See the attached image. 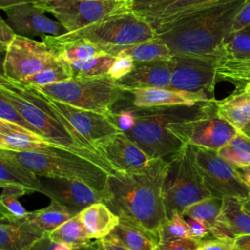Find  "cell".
Here are the masks:
<instances>
[{
	"label": "cell",
	"instance_id": "6da1fadb",
	"mask_svg": "<svg viewBox=\"0 0 250 250\" xmlns=\"http://www.w3.org/2000/svg\"><path fill=\"white\" fill-rule=\"evenodd\" d=\"M169 166V159L156 158L140 170L109 175L104 203L119 217L156 231L166 218L164 184Z\"/></svg>",
	"mask_w": 250,
	"mask_h": 250
},
{
	"label": "cell",
	"instance_id": "7a4b0ae2",
	"mask_svg": "<svg viewBox=\"0 0 250 250\" xmlns=\"http://www.w3.org/2000/svg\"><path fill=\"white\" fill-rule=\"evenodd\" d=\"M0 96L8 100L38 134L54 146L69 149L95 161L109 175L117 173L96 147L81 137L51 105L47 96L37 87L12 81L1 74Z\"/></svg>",
	"mask_w": 250,
	"mask_h": 250
},
{
	"label": "cell",
	"instance_id": "3957f363",
	"mask_svg": "<svg viewBox=\"0 0 250 250\" xmlns=\"http://www.w3.org/2000/svg\"><path fill=\"white\" fill-rule=\"evenodd\" d=\"M246 0H230L192 12L155 29L173 55L217 58Z\"/></svg>",
	"mask_w": 250,
	"mask_h": 250
},
{
	"label": "cell",
	"instance_id": "277c9868",
	"mask_svg": "<svg viewBox=\"0 0 250 250\" xmlns=\"http://www.w3.org/2000/svg\"><path fill=\"white\" fill-rule=\"evenodd\" d=\"M213 102V101H212ZM210 102L193 106L154 108L132 107V126L124 132L151 159L167 158L175 154L184 144L172 134L169 124L185 121L203 113Z\"/></svg>",
	"mask_w": 250,
	"mask_h": 250
},
{
	"label": "cell",
	"instance_id": "5b68a950",
	"mask_svg": "<svg viewBox=\"0 0 250 250\" xmlns=\"http://www.w3.org/2000/svg\"><path fill=\"white\" fill-rule=\"evenodd\" d=\"M5 150L37 176L75 179L104 192L109 173L95 161L69 149L51 146L31 151Z\"/></svg>",
	"mask_w": 250,
	"mask_h": 250
},
{
	"label": "cell",
	"instance_id": "8992f818",
	"mask_svg": "<svg viewBox=\"0 0 250 250\" xmlns=\"http://www.w3.org/2000/svg\"><path fill=\"white\" fill-rule=\"evenodd\" d=\"M37 88L53 100L105 115L113 111V105L124 100L127 93L108 75L72 77Z\"/></svg>",
	"mask_w": 250,
	"mask_h": 250
},
{
	"label": "cell",
	"instance_id": "52a82bcc",
	"mask_svg": "<svg viewBox=\"0 0 250 250\" xmlns=\"http://www.w3.org/2000/svg\"><path fill=\"white\" fill-rule=\"evenodd\" d=\"M169 161L164 184L166 217L174 213L183 215L190 205L212 196L197 168L193 146L184 145Z\"/></svg>",
	"mask_w": 250,
	"mask_h": 250
},
{
	"label": "cell",
	"instance_id": "ba28073f",
	"mask_svg": "<svg viewBox=\"0 0 250 250\" xmlns=\"http://www.w3.org/2000/svg\"><path fill=\"white\" fill-rule=\"evenodd\" d=\"M66 33L88 39L103 51L146 42L157 36L154 28L145 19L129 10L107 16L78 31Z\"/></svg>",
	"mask_w": 250,
	"mask_h": 250
},
{
	"label": "cell",
	"instance_id": "9c48e42d",
	"mask_svg": "<svg viewBox=\"0 0 250 250\" xmlns=\"http://www.w3.org/2000/svg\"><path fill=\"white\" fill-rule=\"evenodd\" d=\"M215 101L209 103L203 113L185 121L169 124L170 132L184 145L188 144L218 151L239 131L216 113Z\"/></svg>",
	"mask_w": 250,
	"mask_h": 250
},
{
	"label": "cell",
	"instance_id": "30bf717a",
	"mask_svg": "<svg viewBox=\"0 0 250 250\" xmlns=\"http://www.w3.org/2000/svg\"><path fill=\"white\" fill-rule=\"evenodd\" d=\"M128 3L129 0H48L45 7L67 32H74L128 10Z\"/></svg>",
	"mask_w": 250,
	"mask_h": 250
},
{
	"label": "cell",
	"instance_id": "8fae6325",
	"mask_svg": "<svg viewBox=\"0 0 250 250\" xmlns=\"http://www.w3.org/2000/svg\"><path fill=\"white\" fill-rule=\"evenodd\" d=\"M195 162L204 184L212 196L243 199L250 188L240 178L237 168L222 158L217 150L194 146Z\"/></svg>",
	"mask_w": 250,
	"mask_h": 250
},
{
	"label": "cell",
	"instance_id": "7c38bea8",
	"mask_svg": "<svg viewBox=\"0 0 250 250\" xmlns=\"http://www.w3.org/2000/svg\"><path fill=\"white\" fill-rule=\"evenodd\" d=\"M59 59L43 41L17 34L6 50L2 75L12 81L23 83Z\"/></svg>",
	"mask_w": 250,
	"mask_h": 250
},
{
	"label": "cell",
	"instance_id": "4fadbf2b",
	"mask_svg": "<svg viewBox=\"0 0 250 250\" xmlns=\"http://www.w3.org/2000/svg\"><path fill=\"white\" fill-rule=\"evenodd\" d=\"M217 58L173 55L170 89L198 93L214 101Z\"/></svg>",
	"mask_w": 250,
	"mask_h": 250
},
{
	"label": "cell",
	"instance_id": "5bb4252c",
	"mask_svg": "<svg viewBox=\"0 0 250 250\" xmlns=\"http://www.w3.org/2000/svg\"><path fill=\"white\" fill-rule=\"evenodd\" d=\"M39 177V192L66 207L73 216L97 202H104L105 193L82 181L60 177Z\"/></svg>",
	"mask_w": 250,
	"mask_h": 250
},
{
	"label": "cell",
	"instance_id": "9a60e30c",
	"mask_svg": "<svg viewBox=\"0 0 250 250\" xmlns=\"http://www.w3.org/2000/svg\"><path fill=\"white\" fill-rule=\"evenodd\" d=\"M47 98L51 105L68 121L71 127L95 147L100 141L122 132L105 114L79 108L48 96Z\"/></svg>",
	"mask_w": 250,
	"mask_h": 250
},
{
	"label": "cell",
	"instance_id": "2e32d148",
	"mask_svg": "<svg viewBox=\"0 0 250 250\" xmlns=\"http://www.w3.org/2000/svg\"><path fill=\"white\" fill-rule=\"evenodd\" d=\"M45 2L27 3L5 9L8 21L17 32L29 38L34 36L54 35L60 36L66 33V29L60 21L48 18Z\"/></svg>",
	"mask_w": 250,
	"mask_h": 250
},
{
	"label": "cell",
	"instance_id": "e0dca14e",
	"mask_svg": "<svg viewBox=\"0 0 250 250\" xmlns=\"http://www.w3.org/2000/svg\"><path fill=\"white\" fill-rule=\"evenodd\" d=\"M96 148L116 172L137 171L152 160L124 132L100 141Z\"/></svg>",
	"mask_w": 250,
	"mask_h": 250
},
{
	"label": "cell",
	"instance_id": "ac0fdd59",
	"mask_svg": "<svg viewBox=\"0 0 250 250\" xmlns=\"http://www.w3.org/2000/svg\"><path fill=\"white\" fill-rule=\"evenodd\" d=\"M127 93L132 95V107L135 108L193 106L202 103L212 102L203 94L170 88L136 89Z\"/></svg>",
	"mask_w": 250,
	"mask_h": 250
},
{
	"label": "cell",
	"instance_id": "d6986e66",
	"mask_svg": "<svg viewBox=\"0 0 250 250\" xmlns=\"http://www.w3.org/2000/svg\"><path fill=\"white\" fill-rule=\"evenodd\" d=\"M172 75V59L169 61L135 62L133 69L116 80L124 91L136 89L169 88Z\"/></svg>",
	"mask_w": 250,
	"mask_h": 250
},
{
	"label": "cell",
	"instance_id": "ffe728a7",
	"mask_svg": "<svg viewBox=\"0 0 250 250\" xmlns=\"http://www.w3.org/2000/svg\"><path fill=\"white\" fill-rule=\"evenodd\" d=\"M103 239L128 250H156L159 243L157 231L125 217Z\"/></svg>",
	"mask_w": 250,
	"mask_h": 250
},
{
	"label": "cell",
	"instance_id": "44dd1931",
	"mask_svg": "<svg viewBox=\"0 0 250 250\" xmlns=\"http://www.w3.org/2000/svg\"><path fill=\"white\" fill-rule=\"evenodd\" d=\"M42 41L57 57L66 62L84 61L104 52L90 40L67 33L60 36L46 35L42 37Z\"/></svg>",
	"mask_w": 250,
	"mask_h": 250
},
{
	"label": "cell",
	"instance_id": "7402d4cb",
	"mask_svg": "<svg viewBox=\"0 0 250 250\" xmlns=\"http://www.w3.org/2000/svg\"><path fill=\"white\" fill-rule=\"evenodd\" d=\"M51 146L54 145L38 134L15 123L0 119V149L31 151Z\"/></svg>",
	"mask_w": 250,
	"mask_h": 250
},
{
	"label": "cell",
	"instance_id": "603a6c76",
	"mask_svg": "<svg viewBox=\"0 0 250 250\" xmlns=\"http://www.w3.org/2000/svg\"><path fill=\"white\" fill-rule=\"evenodd\" d=\"M25 218L19 222L2 220L0 223L1 250H28L36 241L43 237Z\"/></svg>",
	"mask_w": 250,
	"mask_h": 250
},
{
	"label": "cell",
	"instance_id": "cb8c5ba5",
	"mask_svg": "<svg viewBox=\"0 0 250 250\" xmlns=\"http://www.w3.org/2000/svg\"><path fill=\"white\" fill-rule=\"evenodd\" d=\"M79 216L90 237L97 240L106 237L120 220V217L104 202L89 205L79 213Z\"/></svg>",
	"mask_w": 250,
	"mask_h": 250
},
{
	"label": "cell",
	"instance_id": "d4e9b609",
	"mask_svg": "<svg viewBox=\"0 0 250 250\" xmlns=\"http://www.w3.org/2000/svg\"><path fill=\"white\" fill-rule=\"evenodd\" d=\"M216 113L238 131L250 121V93L240 88L221 101H215Z\"/></svg>",
	"mask_w": 250,
	"mask_h": 250
},
{
	"label": "cell",
	"instance_id": "484cf974",
	"mask_svg": "<svg viewBox=\"0 0 250 250\" xmlns=\"http://www.w3.org/2000/svg\"><path fill=\"white\" fill-rule=\"evenodd\" d=\"M104 52L113 57L127 56L133 59L134 62L169 61L173 57L167 44L158 36L152 40L130 46L106 49Z\"/></svg>",
	"mask_w": 250,
	"mask_h": 250
},
{
	"label": "cell",
	"instance_id": "4316f807",
	"mask_svg": "<svg viewBox=\"0 0 250 250\" xmlns=\"http://www.w3.org/2000/svg\"><path fill=\"white\" fill-rule=\"evenodd\" d=\"M222 204L223 198L211 196L190 205L184 211L183 215L205 222L210 229L212 238L234 239L219 223Z\"/></svg>",
	"mask_w": 250,
	"mask_h": 250
},
{
	"label": "cell",
	"instance_id": "83f0119b",
	"mask_svg": "<svg viewBox=\"0 0 250 250\" xmlns=\"http://www.w3.org/2000/svg\"><path fill=\"white\" fill-rule=\"evenodd\" d=\"M12 184L25 188L29 193L39 192V177L9 155L5 150L0 149V185Z\"/></svg>",
	"mask_w": 250,
	"mask_h": 250
},
{
	"label": "cell",
	"instance_id": "f1b7e54d",
	"mask_svg": "<svg viewBox=\"0 0 250 250\" xmlns=\"http://www.w3.org/2000/svg\"><path fill=\"white\" fill-rule=\"evenodd\" d=\"M227 1L230 0H176L160 12L141 17L155 30L156 28L171 23L192 12Z\"/></svg>",
	"mask_w": 250,
	"mask_h": 250
},
{
	"label": "cell",
	"instance_id": "f546056e",
	"mask_svg": "<svg viewBox=\"0 0 250 250\" xmlns=\"http://www.w3.org/2000/svg\"><path fill=\"white\" fill-rule=\"evenodd\" d=\"M219 223L233 237L250 235V215L243 209L241 199L224 197Z\"/></svg>",
	"mask_w": 250,
	"mask_h": 250
},
{
	"label": "cell",
	"instance_id": "4dcf8cb0",
	"mask_svg": "<svg viewBox=\"0 0 250 250\" xmlns=\"http://www.w3.org/2000/svg\"><path fill=\"white\" fill-rule=\"evenodd\" d=\"M71 217L73 215L66 207L57 201L51 200V203L47 207L29 212L25 220L42 235H46Z\"/></svg>",
	"mask_w": 250,
	"mask_h": 250
},
{
	"label": "cell",
	"instance_id": "1f68e13d",
	"mask_svg": "<svg viewBox=\"0 0 250 250\" xmlns=\"http://www.w3.org/2000/svg\"><path fill=\"white\" fill-rule=\"evenodd\" d=\"M49 237L58 243L65 244L75 249L89 247L92 238L84 227L79 214L71 217L59 228L50 232Z\"/></svg>",
	"mask_w": 250,
	"mask_h": 250
},
{
	"label": "cell",
	"instance_id": "d6a6232c",
	"mask_svg": "<svg viewBox=\"0 0 250 250\" xmlns=\"http://www.w3.org/2000/svg\"><path fill=\"white\" fill-rule=\"evenodd\" d=\"M219 61L250 60V34L248 30L230 32L224 40L217 56Z\"/></svg>",
	"mask_w": 250,
	"mask_h": 250
},
{
	"label": "cell",
	"instance_id": "836d02e7",
	"mask_svg": "<svg viewBox=\"0 0 250 250\" xmlns=\"http://www.w3.org/2000/svg\"><path fill=\"white\" fill-rule=\"evenodd\" d=\"M218 154L235 168L250 166V137L239 131L226 146L221 147Z\"/></svg>",
	"mask_w": 250,
	"mask_h": 250
},
{
	"label": "cell",
	"instance_id": "e575fe53",
	"mask_svg": "<svg viewBox=\"0 0 250 250\" xmlns=\"http://www.w3.org/2000/svg\"><path fill=\"white\" fill-rule=\"evenodd\" d=\"M116 58L104 52L93 58L68 62L72 77H100L107 75Z\"/></svg>",
	"mask_w": 250,
	"mask_h": 250
},
{
	"label": "cell",
	"instance_id": "d590c367",
	"mask_svg": "<svg viewBox=\"0 0 250 250\" xmlns=\"http://www.w3.org/2000/svg\"><path fill=\"white\" fill-rule=\"evenodd\" d=\"M72 78L68 62L59 59L54 63L46 66L39 72L28 77L23 84L31 85L34 87H42L49 84L65 81Z\"/></svg>",
	"mask_w": 250,
	"mask_h": 250
},
{
	"label": "cell",
	"instance_id": "8d00e7d4",
	"mask_svg": "<svg viewBox=\"0 0 250 250\" xmlns=\"http://www.w3.org/2000/svg\"><path fill=\"white\" fill-rule=\"evenodd\" d=\"M156 231L158 233L159 242L193 238L185 217L180 213H174L170 217H166L161 222Z\"/></svg>",
	"mask_w": 250,
	"mask_h": 250
},
{
	"label": "cell",
	"instance_id": "74e56055",
	"mask_svg": "<svg viewBox=\"0 0 250 250\" xmlns=\"http://www.w3.org/2000/svg\"><path fill=\"white\" fill-rule=\"evenodd\" d=\"M0 214L2 220L19 222L26 218L29 212L18 200V197L1 195L0 196Z\"/></svg>",
	"mask_w": 250,
	"mask_h": 250
},
{
	"label": "cell",
	"instance_id": "f35d334b",
	"mask_svg": "<svg viewBox=\"0 0 250 250\" xmlns=\"http://www.w3.org/2000/svg\"><path fill=\"white\" fill-rule=\"evenodd\" d=\"M0 119L15 123L22 128L38 134L35 128L29 124V122L22 116V114L3 96H0Z\"/></svg>",
	"mask_w": 250,
	"mask_h": 250
},
{
	"label": "cell",
	"instance_id": "ab89813d",
	"mask_svg": "<svg viewBox=\"0 0 250 250\" xmlns=\"http://www.w3.org/2000/svg\"><path fill=\"white\" fill-rule=\"evenodd\" d=\"M176 0H129L128 10L139 16H146L160 12Z\"/></svg>",
	"mask_w": 250,
	"mask_h": 250
},
{
	"label": "cell",
	"instance_id": "60d3db41",
	"mask_svg": "<svg viewBox=\"0 0 250 250\" xmlns=\"http://www.w3.org/2000/svg\"><path fill=\"white\" fill-rule=\"evenodd\" d=\"M116 60L112 66L110 67L107 75L112 78L114 81L122 78L126 74H128L134 67L135 62L133 59L127 56L115 57Z\"/></svg>",
	"mask_w": 250,
	"mask_h": 250
},
{
	"label": "cell",
	"instance_id": "b9f144b4",
	"mask_svg": "<svg viewBox=\"0 0 250 250\" xmlns=\"http://www.w3.org/2000/svg\"><path fill=\"white\" fill-rule=\"evenodd\" d=\"M201 240L194 238H182L166 242H159L156 250H196Z\"/></svg>",
	"mask_w": 250,
	"mask_h": 250
},
{
	"label": "cell",
	"instance_id": "7bdbcfd3",
	"mask_svg": "<svg viewBox=\"0 0 250 250\" xmlns=\"http://www.w3.org/2000/svg\"><path fill=\"white\" fill-rule=\"evenodd\" d=\"M250 27V0H246L235 17L230 32L248 30Z\"/></svg>",
	"mask_w": 250,
	"mask_h": 250
},
{
	"label": "cell",
	"instance_id": "ee69618b",
	"mask_svg": "<svg viewBox=\"0 0 250 250\" xmlns=\"http://www.w3.org/2000/svg\"><path fill=\"white\" fill-rule=\"evenodd\" d=\"M186 221L189 227L193 238L197 240H204L207 239L209 235L211 236L210 229L205 222L190 217H187Z\"/></svg>",
	"mask_w": 250,
	"mask_h": 250
},
{
	"label": "cell",
	"instance_id": "f6af8a7d",
	"mask_svg": "<svg viewBox=\"0 0 250 250\" xmlns=\"http://www.w3.org/2000/svg\"><path fill=\"white\" fill-rule=\"evenodd\" d=\"M196 250H234L233 239H204L200 241Z\"/></svg>",
	"mask_w": 250,
	"mask_h": 250
},
{
	"label": "cell",
	"instance_id": "bcb514c9",
	"mask_svg": "<svg viewBox=\"0 0 250 250\" xmlns=\"http://www.w3.org/2000/svg\"><path fill=\"white\" fill-rule=\"evenodd\" d=\"M28 250H80L69 247L65 244L58 243L53 241L48 234L41 237L38 241H36Z\"/></svg>",
	"mask_w": 250,
	"mask_h": 250
},
{
	"label": "cell",
	"instance_id": "7dc6e473",
	"mask_svg": "<svg viewBox=\"0 0 250 250\" xmlns=\"http://www.w3.org/2000/svg\"><path fill=\"white\" fill-rule=\"evenodd\" d=\"M17 35V32L12 28V26L7 23L4 19H1L0 23V45L2 50H7L10 44L13 42Z\"/></svg>",
	"mask_w": 250,
	"mask_h": 250
},
{
	"label": "cell",
	"instance_id": "c3c4849f",
	"mask_svg": "<svg viewBox=\"0 0 250 250\" xmlns=\"http://www.w3.org/2000/svg\"><path fill=\"white\" fill-rule=\"evenodd\" d=\"M2 188L1 195H8V196H15V197H21L26 193H29V191L19 185H12V184H5L0 185Z\"/></svg>",
	"mask_w": 250,
	"mask_h": 250
},
{
	"label": "cell",
	"instance_id": "681fc988",
	"mask_svg": "<svg viewBox=\"0 0 250 250\" xmlns=\"http://www.w3.org/2000/svg\"><path fill=\"white\" fill-rule=\"evenodd\" d=\"M234 250H250V235H238L233 239Z\"/></svg>",
	"mask_w": 250,
	"mask_h": 250
},
{
	"label": "cell",
	"instance_id": "f907efd6",
	"mask_svg": "<svg viewBox=\"0 0 250 250\" xmlns=\"http://www.w3.org/2000/svg\"><path fill=\"white\" fill-rule=\"evenodd\" d=\"M45 0H0V8L4 11L5 9L27 3H38L44 2Z\"/></svg>",
	"mask_w": 250,
	"mask_h": 250
},
{
	"label": "cell",
	"instance_id": "816d5d0a",
	"mask_svg": "<svg viewBox=\"0 0 250 250\" xmlns=\"http://www.w3.org/2000/svg\"><path fill=\"white\" fill-rule=\"evenodd\" d=\"M237 171L242 181L250 188V166L246 168H237Z\"/></svg>",
	"mask_w": 250,
	"mask_h": 250
},
{
	"label": "cell",
	"instance_id": "f5cc1de1",
	"mask_svg": "<svg viewBox=\"0 0 250 250\" xmlns=\"http://www.w3.org/2000/svg\"><path fill=\"white\" fill-rule=\"evenodd\" d=\"M94 250H112L104 239H99L94 243Z\"/></svg>",
	"mask_w": 250,
	"mask_h": 250
},
{
	"label": "cell",
	"instance_id": "db71d44e",
	"mask_svg": "<svg viewBox=\"0 0 250 250\" xmlns=\"http://www.w3.org/2000/svg\"><path fill=\"white\" fill-rule=\"evenodd\" d=\"M241 203H242L243 209L250 215V193L247 197L241 199Z\"/></svg>",
	"mask_w": 250,
	"mask_h": 250
},
{
	"label": "cell",
	"instance_id": "11a10c76",
	"mask_svg": "<svg viewBox=\"0 0 250 250\" xmlns=\"http://www.w3.org/2000/svg\"><path fill=\"white\" fill-rule=\"evenodd\" d=\"M106 242L109 244V246H110V248H111L112 250H128V249H125V248H123V247H121V246L112 244V243H110V242H108V241H106Z\"/></svg>",
	"mask_w": 250,
	"mask_h": 250
},
{
	"label": "cell",
	"instance_id": "9f6ffc18",
	"mask_svg": "<svg viewBox=\"0 0 250 250\" xmlns=\"http://www.w3.org/2000/svg\"><path fill=\"white\" fill-rule=\"evenodd\" d=\"M242 132H244L246 135L250 137V121L245 125V127L242 129Z\"/></svg>",
	"mask_w": 250,
	"mask_h": 250
},
{
	"label": "cell",
	"instance_id": "6f0895ef",
	"mask_svg": "<svg viewBox=\"0 0 250 250\" xmlns=\"http://www.w3.org/2000/svg\"><path fill=\"white\" fill-rule=\"evenodd\" d=\"M240 88H242V89H244V90H246L247 92L250 93V82L247 83V84H245L244 86H242V87H240ZM240 88H235V89H240Z\"/></svg>",
	"mask_w": 250,
	"mask_h": 250
},
{
	"label": "cell",
	"instance_id": "680465c9",
	"mask_svg": "<svg viewBox=\"0 0 250 250\" xmlns=\"http://www.w3.org/2000/svg\"><path fill=\"white\" fill-rule=\"evenodd\" d=\"M249 82H250V76H249V78L247 79V81H246V83H245V84H247V83H249ZM245 84H244V85H245ZM244 85H243V86H244Z\"/></svg>",
	"mask_w": 250,
	"mask_h": 250
},
{
	"label": "cell",
	"instance_id": "91938a15",
	"mask_svg": "<svg viewBox=\"0 0 250 250\" xmlns=\"http://www.w3.org/2000/svg\"><path fill=\"white\" fill-rule=\"evenodd\" d=\"M45 1H48V0H45Z\"/></svg>",
	"mask_w": 250,
	"mask_h": 250
},
{
	"label": "cell",
	"instance_id": "94428289",
	"mask_svg": "<svg viewBox=\"0 0 250 250\" xmlns=\"http://www.w3.org/2000/svg\"><path fill=\"white\" fill-rule=\"evenodd\" d=\"M0 250H1V249H0Z\"/></svg>",
	"mask_w": 250,
	"mask_h": 250
}]
</instances>
